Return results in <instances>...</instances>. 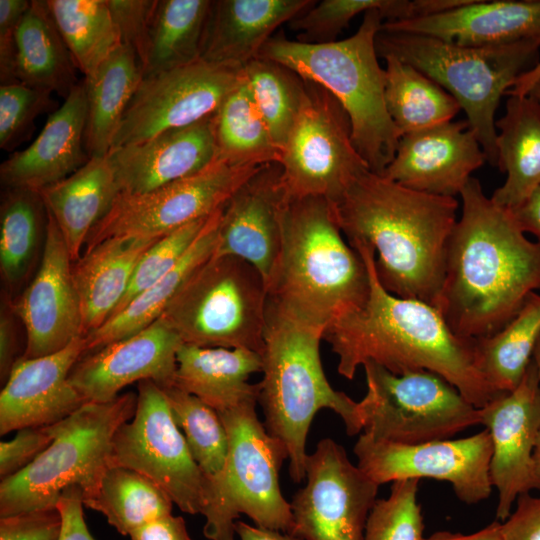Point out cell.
<instances>
[{"mask_svg":"<svg viewBox=\"0 0 540 540\" xmlns=\"http://www.w3.org/2000/svg\"><path fill=\"white\" fill-rule=\"evenodd\" d=\"M462 214L449 237L443 283L434 307L458 337L502 330L540 290V242L526 237L512 211L471 177L460 193Z\"/></svg>","mask_w":540,"mask_h":540,"instance_id":"obj_1","label":"cell"},{"mask_svg":"<svg viewBox=\"0 0 540 540\" xmlns=\"http://www.w3.org/2000/svg\"><path fill=\"white\" fill-rule=\"evenodd\" d=\"M351 246L365 262L370 291L363 307L324 332L323 339L338 357L341 376L352 380L366 362L396 375L428 370L446 379L477 408L502 393L477 368L473 339L456 336L431 304L388 292L378 280L373 249L363 243Z\"/></svg>","mask_w":540,"mask_h":540,"instance_id":"obj_2","label":"cell"},{"mask_svg":"<svg viewBox=\"0 0 540 540\" xmlns=\"http://www.w3.org/2000/svg\"><path fill=\"white\" fill-rule=\"evenodd\" d=\"M331 205L347 242L373 249L378 280L388 292L435 306L457 222L456 198L417 191L366 170Z\"/></svg>","mask_w":540,"mask_h":540,"instance_id":"obj_3","label":"cell"},{"mask_svg":"<svg viewBox=\"0 0 540 540\" xmlns=\"http://www.w3.org/2000/svg\"><path fill=\"white\" fill-rule=\"evenodd\" d=\"M266 288L268 301L280 310L324 330L364 306L367 267L343 238L326 198L287 196L280 253Z\"/></svg>","mask_w":540,"mask_h":540,"instance_id":"obj_4","label":"cell"},{"mask_svg":"<svg viewBox=\"0 0 540 540\" xmlns=\"http://www.w3.org/2000/svg\"><path fill=\"white\" fill-rule=\"evenodd\" d=\"M324 332L267 302L258 402L265 428L287 450L289 474L296 483L306 476V440L319 410L335 412L350 436L363 430L359 402L333 389L323 371Z\"/></svg>","mask_w":540,"mask_h":540,"instance_id":"obj_5","label":"cell"},{"mask_svg":"<svg viewBox=\"0 0 540 540\" xmlns=\"http://www.w3.org/2000/svg\"><path fill=\"white\" fill-rule=\"evenodd\" d=\"M383 22L378 10L368 11L352 36L323 44L273 36L258 56L329 91L349 117L356 150L376 174L390 164L401 138L386 108L385 69L375 45Z\"/></svg>","mask_w":540,"mask_h":540,"instance_id":"obj_6","label":"cell"},{"mask_svg":"<svg viewBox=\"0 0 540 540\" xmlns=\"http://www.w3.org/2000/svg\"><path fill=\"white\" fill-rule=\"evenodd\" d=\"M375 45L379 57L393 56L414 66L452 95L464 110L486 160L497 166L495 113L515 79L538 63V43L472 47L380 29Z\"/></svg>","mask_w":540,"mask_h":540,"instance_id":"obj_7","label":"cell"},{"mask_svg":"<svg viewBox=\"0 0 540 540\" xmlns=\"http://www.w3.org/2000/svg\"><path fill=\"white\" fill-rule=\"evenodd\" d=\"M137 394L126 392L104 402H86L52 425L54 440L27 468L0 483V517L57 507L71 486L83 501L96 492L109 467L112 439L136 410Z\"/></svg>","mask_w":540,"mask_h":540,"instance_id":"obj_8","label":"cell"},{"mask_svg":"<svg viewBox=\"0 0 540 540\" xmlns=\"http://www.w3.org/2000/svg\"><path fill=\"white\" fill-rule=\"evenodd\" d=\"M257 402L249 400L218 412L229 449L222 476L205 489L203 534L209 540H234L241 514L258 527L292 532L291 506L279 483L288 453L259 420Z\"/></svg>","mask_w":540,"mask_h":540,"instance_id":"obj_9","label":"cell"},{"mask_svg":"<svg viewBox=\"0 0 540 540\" xmlns=\"http://www.w3.org/2000/svg\"><path fill=\"white\" fill-rule=\"evenodd\" d=\"M267 288L260 272L234 256H212L173 296L163 320L183 344L261 354Z\"/></svg>","mask_w":540,"mask_h":540,"instance_id":"obj_10","label":"cell"},{"mask_svg":"<svg viewBox=\"0 0 540 540\" xmlns=\"http://www.w3.org/2000/svg\"><path fill=\"white\" fill-rule=\"evenodd\" d=\"M363 367L367 392L359 401L362 433L372 439L419 444L451 439L481 425L480 408L434 372L396 375L373 362Z\"/></svg>","mask_w":540,"mask_h":540,"instance_id":"obj_11","label":"cell"},{"mask_svg":"<svg viewBox=\"0 0 540 540\" xmlns=\"http://www.w3.org/2000/svg\"><path fill=\"white\" fill-rule=\"evenodd\" d=\"M303 80L302 104L279 162L282 182L288 197L321 196L334 203L369 168L353 144L344 108L325 88Z\"/></svg>","mask_w":540,"mask_h":540,"instance_id":"obj_12","label":"cell"},{"mask_svg":"<svg viewBox=\"0 0 540 540\" xmlns=\"http://www.w3.org/2000/svg\"><path fill=\"white\" fill-rule=\"evenodd\" d=\"M133 417L112 439L109 466H121L148 477L188 514H202L205 477L176 425L165 394L151 380L137 385Z\"/></svg>","mask_w":540,"mask_h":540,"instance_id":"obj_13","label":"cell"},{"mask_svg":"<svg viewBox=\"0 0 540 540\" xmlns=\"http://www.w3.org/2000/svg\"><path fill=\"white\" fill-rule=\"evenodd\" d=\"M262 166L217 160L196 174L153 191L119 193L92 229L84 251L113 237L160 238L209 217Z\"/></svg>","mask_w":540,"mask_h":540,"instance_id":"obj_14","label":"cell"},{"mask_svg":"<svg viewBox=\"0 0 540 540\" xmlns=\"http://www.w3.org/2000/svg\"><path fill=\"white\" fill-rule=\"evenodd\" d=\"M306 484L291 503L293 529L303 540H363L379 485L330 438L306 461Z\"/></svg>","mask_w":540,"mask_h":540,"instance_id":"obj_15","label":"cell"},{"mask_svg":"<svg viewBox=\"0 0 540 540\" xmlns=\"http://www.w3.org/2000/svg\"><path fill=\"white\" fill-rule=\"evenodd\" d=\"M242 70L199 59L143 76L111 149L139 143L211 116L237 85Z\"/></svg>","mask_w":540,"mask_h":540,"instance_id":"obj_16","label":"cell"},{"mask_svg":"<svg viewBox=\"0 0 540 540\" xmlns=\"http://www.w3.org/2000/svg\"><path fill=\"white\" fill-rule=\"evenodd\" d=\"M354 454L358 467L379 486L403 479L445 481L469 505L486 500L492 492V441L487 429L464 438L419 444L375 440L361 433Z\"/></svg>","mask_w":540,"mask_h":540,"instance_id":"obj_17","label":"cell"},{"mask_svg":"<svg viewBox=\"0 0 540 540\" xmlns=\"http://www.w3.org/2000/svg\"><path fill=\"white\" fill-rule=\"evenodd\" d=\"M492 441L490 478L498 491L496 520L505 521L518 496L540 491L534 451L540 433V383L533 359L520 384L480 408Z\"/></svg>","mask_w":540,"mask_h":540,"instance_id":"obj_18","label":"cell"},{"mask_svg":"<svg viewBox=\"0 0 540 540\" xmlns=\"http://www.w3.org/2000/svg\"><path fill=\"white\" fill-rule=\"evenodd\" d=\"M46 216L40 265L30 284L11 305L26 333L23 359L58 352L84 337L73 262L54 219L47 212Z\"/></svg>","mask_w":540,"mask_h":540,"instance_id":"obj_19","label":"cell"},{"mask_svg":"<svg viewBox=\"0 0 540 540\" xmlns=\"http://www.w3.org/2000/svg\"><path fill=\"white\" fill-rule=\"evenodd\" d=\"M179 336L160 318L141 331L84 354L69 382L85 402L115 399L126 386L144 380L162 389L173 386Z\"/></svg>","mask_w":540,"mask_h":540,"instance_id":"obj_20","label":"cell"},{"mask_svg":"<svg viewBox=\"0 0 540 540\" xmlns=\"http://www.w3.org/2000/svg\"><path fill=\"white\" fill-rule=\"evenodd\" d=\"M286 198L280 164L263 165L224 205L213 256L240 258L254 266L267 283L280 253Z\"/></svg>","mask_w":540,"mask_h":540,"instance_id":"obj_21","label":"cell"},{"mask_svg":"<svg viewBox=\"0 0 540 540\" xmlns=\"http://www.w3.org/2000/svg\"><path fill=\"white\" fill-rule=\"evenodd\" d=\"M485 161L467 120L451 121L402 135L380 175L417 191L455 198Z\"/></svg>","mask_w":540,"mask_h":540,"instance_id":"obj_22","label":"cell"},{"mask_svg":"<svg viewBox=\"0 0 540 540\" xmlns=\"http://www.w3.org/2000/svg\"><path fill=\"white\" fill-rule=\"evenodd\" d=\"M85 351V339L79 337L58 352L20 358L0 393V434L53 425L86 403L69 382Z\"/></svg>","mask_w":540,"mask_h":540,"instance_id":"obj_23","label":"cell"},{"mask_svg":"<svg viewBox=\"0 0 540 540\" xmlns=\"http://www.w3.org/2000/svg\"><path fill=\"white\" fill-rule=\"evenodd\" d=\"M212 115L145 141L111 149L107 157L119 193L144 194L196 174L217 161Z\"/></svg>","mask_w":540,"mask_h":540,"instance_id":"obj_24","label":"cell"},{"mask_svg":"<svg viewBox=\"0 0 540 540\" xmlns=\"http://www.w3.org/2000/svg\"><path fill=\"white\" fill-rule=\"evenodd\" d=\"M86 119L87 89L83 81L49 115L37 138L2 162L1 183L6 188L40 192L76 172L90 159L84 142Z\"/></svg>","mask_w":540,"mask_h":540,"instance_id":"obj_25","label":"cell"},{"mask_svg":"<svg viewBox=\"0 0 540 540\" xmlns=\"http://www.w3.org/2000/svg\"><path fill=\"white\" fill-rule=\"evenodd\" d=\"M381 29L428 35L462 46L523 41L540 45V0H472L423 18L383 22Z\"/></svg>","mask_w":540,"mask_h":540,"instance_id":"obj_26","label":"cell"},{"mask_svg":"<svg viewBox=\"0 0 540 540\" xmlns=\"http://www.w3.org/2000/svg\"><path fill=\"white\" fill-rule=\"evenodd\" d=\"M312 0L212 1L201 59L244 68L284 23L310 8Z\"/></svg>","mask_w":540,"mask_h":540,"instance_id":"obj_27","label":"cell"},{"mask_svg":"<svg viewBox=\"0 0 540 540\" xmlns=\"http://www.w3.org/2000/svg\"><path fill=\"white\" fill-rule=\"evenodd\" d=\"M158 239L108 238L85 250L74 263L72 274L82 310L84 336L111 317L141 257Z\"/></svg>","mask_w":540,"mask_h":540,"instance_id":"obj_28","label":"cell"},{"mask_svg":"<svg viewBox=\"0 0 540 540\" xmlns=\"http://www.w3.org/2000/svg\"><path fill=\"white\" fill-rule=\"evenodd\" d=\"M54 219L73 263L86 241L119 194L108 157H91L64 180L37 192Z\"/></svg>","mask_w":540,"mask_h":540,"instance_id":"obj_29","label":"cell"},{"mask_svg":"<svg viewBox=\"0 0 540 540\" xmlns=\"http://www.w3.org/2000/svg\"><path fill=\"white\" fill-rule=\"evenodd\" d=\"M261 371L258 352L182 344L174 386L221 412L249 400L258 401L259 384H250L248 379Z\"/></svg>","mask_w":540,"mask_h":540,"instance_id":"obj_30","label":"cell"},{"mask_svg":"<svg viewBox=\"0 0 540 540\" xmlns=\"http://www.w3.org/2000/svg\"><path fill=\"white\" fill-rule=\"evenodd\" d=\"M497 166L507 174L491 199L510 210L540 187V105L531 96H509L496 120Z\"/></svg>","mask_w":540,"mask_h":540,"instance_id":"obj_31","label":"cell"},{"mask_svg":"<svg viewBox=\"0 0 540 540\" xmlns=\"http://www.w3.org/2000/svg\"><path fill=\"white\" fill-rule=\"evenodd\" d=\"M76 70L46 0H31L16 34V80L65 99L78 84Z\"/></svg>","mask_w":540,"mask_h":540,"instance_id":"obj_32","label":"cell"},{"mask_svg":"<svg viewBox=\"0 0 540 540\" xmlns=\"http://www.w3.org/2000/svg\"><path fill=\"white\" fill-rule=\"evenodd\" d=\"M222 209L210 218L201 234L169 273L136 296L99 328L84 336V354L127 338L159 319L183 283L213 256Z\"/></svg>","mask_w":540,"mask_h":540,"instance_id":"obj_33","label":"cell"},{"mask_svg":"<svg viewBox=\"0 0 540 540\" xmlns=\"http://www.w3.org/2000/svg\"><path fill=\"white\" fill-rule=\"evenodd\" d=\"M142 78L143 71L135 52L121 44L92 77L84 79L87 89L84 142L89 158L108 155Z\"/></svg>","mask_w":540,"mask_h":540,"instance_id":"obj_34","label":"cell"},{"mask_svg":"<svg viewBox=\"0 0 540 540\" xmlns=\"http://www.w3.org/2000/svg\"><path fill=\"white\" fill-rule=\"evenodd\" d=\"M384 60L386 108L401 136L451 122L461 110L452 95L414 66L393 56Z\"/></svg>","mask_w":540,"mask_h":540,"instance_id":"obj_35","label":"cell"},{"mask_svg":"<svg viewBox=\"0 0 540 540\" xmlns=\"http://www.w3.org/2000/svg\"><path fill=\"white\" fill-rule=\"evenodd\" d=\"M539 337L540 294L534 292L502 330L473 339L477 368L497 391H512L520 384Z\"/></svg>","mask_w":540,"mask_h":540,"instance_id":"obj_36","label":"cell"},{"mask_svg":"<svg viewBox=\"0 0 540 540\" xmlns=\"http://www.w3.org/2000/svg\"><path fill=\"white\" fill-rule=\"evenodd\" d=\"M212 1L157 0L143 76L201 59Z\"/></svg>","mask_w":540,"mask_h":540,"instance_id":"obj_37","label":"cell"},{"mask_svg":"<svg viewBox=\"0 0 540 540\" xmlns=\"http://www.w3.org/2000/svg\"><path fill=\"white\" fill-rule=\"evenodd\" d=\"M212 130L218 160L255 165L281 160L282 152L274 144L243 74L212 115Z\"/></svg>","mask_w":540,"mask_h":540,"instance_id":"obj_38","label":"cell"},{"mask_svg":"<svg viewBox=\"0 0 540 540\" xmlns=\"http://www.w3.org/2000/svg\"><path fill=\"white\" fill-rule=\"evenodd\" d=\"M84 506L100 512L121 535L159 517L172 514L173 502L155 482L121 466H109L94 495Z\"/></svg>","mask_w":540,"mask_h":540,"instance_id":"obj_39","label":"cell"},{"mask_svg":"<svg viewBox=\"0 0 540 540\" xmlns=\"http://www.w3.org/2000/svg\"><path fill=\"white\" fill-rule=\"evenodd\" d=\"M53 20L84 79L122 44L107 0H46Z\"/></svg>","mask_w":540,"mask_h":540,"instance_id":"obj_40","label":"cell"},{"mask_svg":"<svg viewBox=\"0 0 540 540\" xmlns=\"http://www.w3.org/2000/svg\"><path fill=\"white\" fill-rule=\"evenodd\" d=\"M435 0H323L291 20L289 27L298 32L297 41L323 44L336 37L359 14L378 10L384 22L427 17L437 12Z\"/></svg>","mask_w":540,"mask_h":540,"instance_id":"obj_41","label":"cell"},{"mask_svg":"<svg viewBox=\"0 0 540 540\" xmlns=\"http://www.w3.org/2000/svg\"><path fill=\"white\" fill-rule=\"evenodd\" d=\"M242 74L274 144L282 152L302 104L304 80L286 66L264 58L250 61Z\"/></svg>","mask_w":540,"mask_h":540,"instance_id":"obj_42","label":"cell"},{"mask_svg":"<svg viewBox=\"0 0 540 540\" xmlns=\"http://www.w3.org/2000/svg\"><path fill=\"white\" fill-rule=\"evenodd\" d=\"M162 390L172 417L205 477V486L216 482L225 470L229 449L227 431L218 412L174 385Z\"/></svg>","mask_w":540,"mask_h":540,"instance_id":"obj_43","label":"cell"},{"mask_svg":"<svg viewBox=\"0 0 540 540\" xmlns=\"http://www.w3.org/2000/svg\"><path fill=\"white\" fill-rule=\"evenodd\" d=\"M0 214V270L8 286L25 275L38 244L45 206L35 191L6 188Z\"/></svg>","mask_w":540,"mask_h":540,"instance_id":"obj_44","label":"cell"},{"mask_svg":"<svg viewBox=\"0 0 540 540\" xmlns=\"http://www.w3.org/2000/svg\"><path fill=\"white\" fill-rule=\"evenodd\" d=\"M418 479L392 482L387 498L377 499L363 540H423L424 522L417 500Z\"/></svg>","mask_w":540,"mask_h":540,"instance_id":"obj_45","label":"cell"},{"mask_svg":"<svg viewBox=\"0 0 540 540\" xmlns=\"http://www.w3.org/2000/svg\"><path fill=\"white\" fill-rule=\"evenodd\" d=\"M214 214L191 222L154 242L138 262L129 287L112 315L122 310L136 296L169 273L198 238Z\"/></svg>","mask_w":540,"mask_h":540,"instance_id":"obj_46","label":"cell"},{"mask_svg":"<svg viewBox=\"0 0 540 540\" xmlns=\"http://www.w3.org/2000/svg\"><path fill=\"white\" fill-rule=\"evenodd\" d=\"M51 94L20 82L0 85V148L12 151L28 139L36 118L54 109Z\"/></svg>","mask_w":540,"mask_h":540,"instance_id":"obj_47","label":"cell"},{"mask_svg":"<svg viewBox=\"0 0 540 540\" xmlns=\"http://www.w3.org/2000/svg\"><path fill=\"white\" fill-rule=\"evenodd\" d=\"M122 44L136 54L141 68L146 63L150 31L157 0H107Z\"/></svg>","mask_w":540,"mask_h":540,"instance_id":"obj_48","label":"cell"},{"mask_svg":"<svg viewBox=\"0 0 540 540\" xmlns=\"http://www.w3.org/2000/svg\"><path fill=\"white\" fill-rule=\"evenodd\" d=\"M53 440V427L48 425L19 429L13 439L1 441V481L27 468L50 446Z\"/></svg>","mask_w":540,"mask_h":540,"instance_id":"obj_49","label":"cell"},{"mask_svg":"<svg viewBox=\"0 0 540 540\" xmlns=\"http://www.w3.org/2000/svg\"><path fill=\"white\" fill-rule=\"evenodd\" d=\"M63 526L57 507L0 517V540H60Z\"/></svg>","mask_w":540,"mask_h":540,"instance_id":"obj_50","label":"cell"},{"mask_svg":"<svg viewBox=\"0 0 540 540\" xmlns=\"http://www.w3.org/2000/svg\"><path fill=\"white\" fill-rule=\"evenodd\" d=\"M27 0H0V81L1 85L17 83L15 77L16 34Z\"/></svg>","mask_w":540,"mask_h":540,"instance_id":"obj_51","label":"cell"},{"mask_svg":"<svg viewBox=\"0 0 540 540\" xmlns=\"http://www.w3.org/2000/svg\"><path fill=\"white\" fill-rule=\"evenodd\" d=\"M504 540H540V496L524 493L502 522Z\"/></svg>","mask_w":540,"mask_h":540,"instance_id":"obj_52","label":"cell"},{"mask_svg":"<svg viewBox=\"0 0 540 540\" xmlns=\"http://www.w3.org/2000/svg\"><path fill=\"white\" fill-rule=\"evenodd\" d=\"M83 491L78 486L66 488L57 503L63 519L60 540H95L83 513Z\"/></svg>","mask_w":540,"mask_h":540,"instance_id":"obj_53","label":"cell"},{"mask_svg":"<svg viewBox=\"0 0 540 540\" xmlns=\"http://www.w3.org/2000/svg\"><path fill=\"white\" fill-rule=\"evenodd\" d=\"M131 540H191L184 519L168 514L134 530Z\"/></svg>","mask_w":540,"mask_h":540,"instance_id":"obj_54","label":"cell"},{"mask_svg":"<svg viewBox=\"0 0 540 540\" xmlns=\"http://www.w3.org/2000/svg\"><path fill=\"white\" fill-rule=\"evenodd\" d=\"M12 312V307L9 311L6 303L4 307L2 306L0 315V378L2 383L6 382L13 366L19 360Z\"/></svg>","mask_w":540,"mask_h":540,"instance_id":"obj_55","label":"cell"},{"mask_svg":"<svg viewBox=\"0 0 540 540\" xmlns=\"http://www.w3.org/2000/svg\"><path fill=\"white\" fill-rule=\"evenodd\" d=\"M525 233H531L540 242V187L520 206L511 210Z\"/></svg>","mask_w":540,"mask_h":540,"instance_id":"obj_56","label":"cell"},{"mask_svg":"<svg viewBox=\"0 0 540 540\" xmlns=\"http://www.w3.org/2000/svg\"><path fill=\"white\" fill-rule=\"evenodd\" d=\"M423 540H504L502 533V522L495 520L483 529L471 533L461 534L449 531H438Z\"/></svg>","mask_w":540,"mask_h":540,"instance_id":"obj_57","label":"cell"},{"mask_svg":"<svg viewBox=\"0 0 540 540\" xmlns=\"http://www.w3.org/2000/svg\"><path fill=\"white\" fill-rule=\"evenodd\" d=\"M235 533L240 540H303L290 533L261 528L241 520L235 523Z\"/></svg>","mask_w":540,"mask_h":540,"instance_id":"obj_58","label":"cell"},{"mask_svg":"<svg viewBox=\"0 0 540 540\" xmlns=\"http://www.w3.org/2000/svg\"><path fill=\"white\" fill-rule=\"evenodd\" d=\"M540 79V62H538L533 68L522 73L513 82L511 88L506 92L508 96H527Z\"/></svg>","mask_w":540,"mask_h":540,"instance_id":"obj_59","label":"cell"},{"mask_svg":"<svg viewBox=\"0 0 540 540\" xmlns=\"http://www.w3.org/2000/svg\"><path fill=\"white\" fill-rule=\"evenodd\" d=\"M532 359H533V361L535 363L538 378H539V383H540V337H539V339L537 341V344L535 346ZM534 462H535L536 474H537L538 478L540 479V433H539L537 443H536V447H535V451H534Z\"/></svg>","mask_w":540,"mask_h":540,"instance_id":"obj_60","label":"cell"},{"mask_svg":"<svg viewBox=\"0 0 540 540\" xmlns=\"http://www.w3.org/2000/svg\"><path fill=\"white\" fill-rule=\"evenodd\" d=\"M528 95L534 98L540 105V79L532 87Z\"/></svg>","mask_w":540,"mask_h":540,"instance_id":"obj_61","label":"cell"}]
</instances>
